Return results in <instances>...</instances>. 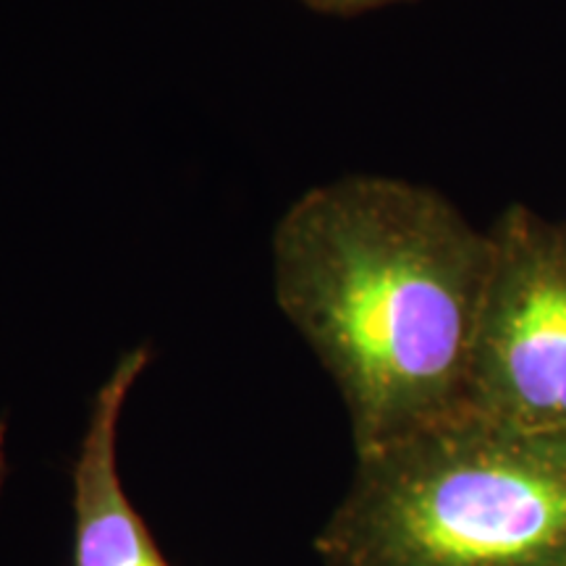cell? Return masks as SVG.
<instances>
[{"mask_svg":"<svg viewBox=\"0 0 566 566\" xmlns=\"http://www.w3.org/2000/svg\"><path fill=\"white\" fill-rule=\"evenodd\" d=\"M150 349L126 352L92 399L74 472V566H171L118 472V422Z\"/></svg>","mask_w":566,"mask_h":566,"instance_id":"4","label":"cell"},{"mask_svg":"<svg viewBox=\"0 0 566 566\" xmlns=\"http://www.w3.org/2000/svg\"><path fill=\"white\" fill-rule=\"evenodd\" d=\"M323 566H566V433L475 412L357 454Z\"/></svg>","mask_w":566,"mask_h":566,"instance_id":"2","label":"cell"},{"mask_svg":"<svg viewBox=\"0 0 566 566\" xmlns=\"http://www.w3.org/2000/svg\"><path fill=\"white\" fill-rule=\"evenodd\" d=\"M9 478V454H6V420H0V493Z\"/></svg>","mask_w":566,"mask_h":566,"instance_id":"6","label":"cell"},{"mask_svg":"<svg viewBox=\"0 0 566 566\" xmlns=\"http://www.w3.org/2000/svg\"><path fill=\"white\" fill-rule=\"evenodd\" d=\"M273 271L357 454L464 412L491 237L446 197L386 176L321 184L281 218Z\"/></svg>","mask_w":566,"mask_h":566,"instance_id":"1","label":"cell"},{"mask_svg":"<svg viewBox=\"0 0 566 566\" xmlns=\"http://www.w3.org/2000/svg\"><path fill=\"white\" fill-rule=\"evenodd\" d=\"M304 3L328 13H359L367 9H378V6L399 3V0H304Z\"/></svg>","mask_w":566,"mask_h":566,"instance_id":"5","label":"cell"},{"mask_svg":"<svg viewBox=\"0 0 566 566\" xmlns=\"http://www.w3.org/2000/svg\"><path fill=\"white\" fill-rule=\"evenodd\" d=\"M488 237L491 271L464 409L566 433V223L512 205Z\"/></svg>","mask_w":566,"mask_h":566,"instance_id":"3","label":"cell"}]
</instances>
